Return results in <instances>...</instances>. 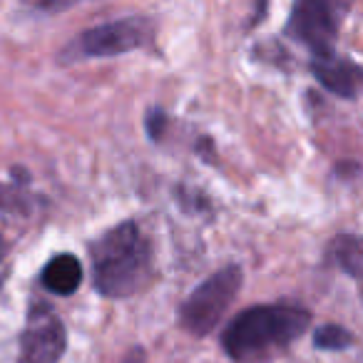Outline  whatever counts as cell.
<instances>
[{"label": "cell", "instance_id": "1", "mask_svg": "<svg viewBox=\"0 0 363 363\" xmlns=\"http://www.w3.org/2000/svg\"><path fill=\"white\" fill-rule=\"evenodd\" d=\"M311 313L296 303L244 308L222 333V351L234 363H272L308 328Z\"/></svg>", "mask_w": 363, "mask_h": 363}, {"label": "cell", "instance_id": "2", "mask_svg": "<svg viewBox=\"0 0 363 363\" xmlns=\"http://www.w3.org/2000/svg\"><path fill=\"white\" fill-rule=\"evenodd\" d=\"M92 286L105 298H130L150 284L155 252L140 224L125 219L90 244Z\"/></svg>", "mask_w": 363, "mask_h": 363}, {"label": "cell", "instance_id": "3", "mask_svg": "<svg viewBox=\"0 0 363 363\" xmlns=\"http://www.w3.org/2000/svg\"><path fill=\"white\" fill-rule=\"evenodd\" d=\"M242 284H244V272L239 264H227L224 269L214 272L212 277L204 279L179 303V311H177L179 326L197 338L209 336L219 326V321L229 311V306L234 303Z\"/></svg>", "mask_w": 363, "mask_h": 363}, {"label": "cell", "instance_id": "4", "mask_svg": "<svg viewBox=\"0 0 363 363\" xmlns=\"http://www.w3.org/2000/svg\"><path fill=\"white\" fill-rule=\"evenodd\" d=\"M152 38H155V23H152V18L145 16L117 18V21L100 23V26L82 30L60 52V62L70 65V62L95 60V57H117L150 45Z\"/></svg>", "mask_w": 363, "mask_h": 363}, {"label": "cell", "instance_id": "5", "mask_svg": "<svg viewBox=\"0 0 363 363\" xmlns=\"http://www.w3.org/2000/svg\"><path fill=\"white\" fill-rule=\"evenodd\" d=\"M343 6L326 0H298L289 13L284 35L303 45L313 57L333 52L338 30H341Z\"/></svg>", "mask_w": 363, "mask_h": 363}, {"label": "cell", "instance_id": "6", "mask_svg": "<svg viewBox=\"0 0 363 363\" xmlns=\"http://www.w3.org/2000/svg\"><path fill=\"white\" fill-rule=\"evenodd\" d=\"M67 348V331L48 303H33L21 336L23 363H60Z\"/></svg>", "mask_w": 363, "mask_h": 363}, {"label": "cell", "instance_id": "7", "mask_svg": "<svg viewBox=\"0 0 363 363\" xmlns=\"http://www.w3.org/2000/svg\"><path fill=\"white\" fill-rule=\"evenodd\" d=\"M311 72L316 82L341 100H356L361 90V65L346 55H338L336 50L323 57H313Z\"/></svg>", "mask_w": 363, "mask_h": 363}, {"label": "cell", "instance_id": "8", "mask_svg": "<svg viewBox=\"0 0 363 363\" xmlns=\"http://www.w3.org/2000/svg\"><path fill=\"white\" fill-rule=\"evenodd\" d=\"M82 262L75 254H55L50 262L43 267L40 284L45 291L55 294V296H72L77 289L82 286Z\"/></svg>", "mask_w": 363, "mask_h": 363}, {"label": "cell", "instance_id": "9", "mask_svg": "<svg viewBox=\"0 0 363 363\" xmlns=\"http://www.w3.org/2000/svg\"><path fill=\"white\" fill-rule=\"evenodd\" d=\"M328 262L333 267H338L343 274H348L351 279L361 277V239L356 234H341L331 242L328 247Z\"/></svg>", "mask_w": 363, "mask_h": 363}, {"label": "cell", "instance_id": "10", "mask_svg": "<svg viewBox=\"0 0 363 363\" xmlns=\"http://www.w3.org/2000/svg\"><path fill=\"white\" fill-rule=\"evenodd\" d=\"M353 346V333L338 323H323L313 331V348L318 351H346Z\"/></svg>", "mask_w": 363, "mask_h": 363}, {"label": "cell", "instance_id": "11", "mask_svg": "<svg viewBox=\"0 0 363 363\" xmlns=\"http://www.w3.org/2000/svg\"><path fill=\"white\" fill-rule=\"evenodd\" d=\"M33 209V199L21 189V184H3L0 182V212L28 214Z\"/></svg>", "mask_w": 363, "mask_h": 363}, {"label": "cell", "instance_id": "12", "mask_svg": "<svg viewBox=\"0 0 363 363\" xmlns=\"http://www.w3.org/2000/svg\"><path fill=\"white\" fill-rule=\"evenodd\" d=\"M167 125H169V117L162 107H150L145 115V132L152 142H160L167 132Z\"/></svg>", "mask_w": 363, "mask_h": 363}, {"label": "cell", "instance_id": "13", "mask_svg": "<svg viewBox=\"0 0 363 363\" xmlns=\"http://www.w3.org/2000/svg\"><path fill=\"white\" fill-rule=\"evenodd\" d=\"M122 363H145V348L135 346L132 351H127L125 356H122Z\"/></svg>", "mask_w": 363, "mask_h": 363}, {"label": "cell", "instance_id": "14", "mask_svg": "<svg viewBox=\"0 0 363 363\" xmlns=\"http://www.w3.org/2000/svg\"><path fill=\"white\" fill-rule=\"evenodd\" d=\"M72 3H40V11H65V8H70Z\"/></svg>", "mask_w": 363, "mask_h": 363}, {"label": "cell", "instance_id": "15", "mask_svg": "<svg viewBox=\"0 0 363 363\" xmlns=\"http://www.w3.org/2000/svg\"><path fill=\"white\" fill-rule=\"evenodd\" d=\"M0 259H3V239H0Z\"/></svg>", "mask_w": 363, "mask_h": 363}]
</instances>
